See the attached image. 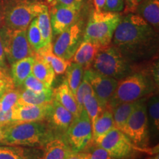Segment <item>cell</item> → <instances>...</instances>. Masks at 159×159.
<instances>
[{
  "instance_id": "1",
  "label": "cell",
  "mask_w": 159,
  "mask_h": 159,
  "mask_svg": "<svg viewBox=\"0 0 159 159\" xmlns=\"http://www.w3.org/2000/svg\"><path fill=\"white\" fill-rule=\"evenodd\" d=\"M131 62L152 57L158 50V31L136 13L121 17L111 41Z\"/></svg>"
},
{
  "instance_id": "2",
  "label": "cell",
  "mask_w": 159,
  "mask_h": 159,
  "mask_svg": "<svg viewBox=\"0 0 159 159\" xmlns=\"http://www.w3.org/2000/svg\"><path fill=\"white\" fill-rule=\"evenodd\" d=\"M53 136L46 121L15 122L7 125L0 144L41 148Z\"/></svg>"
},
{
  "instance_id": "3",
  "label": "cell",
  "mask_w": 159,
  "mask_h": 159,
  "mask_svg": "<svg viewBox=\"0 0 159 159\" xmlns=\"http://www.w3.org/2000/svg\"><path fill=\"white\" fill-rule=\"evenodd\" d=\"M157 84L152 77L146 72H134L119 80L116 90L109 101L107 108L112 109L124 102H135L156 90Z\"/></svg>"
},
{
  "instance_id": "4",
  "label": "cell",
  "mask_w": 159,
  "mask_h": 159,
  "mask_svg": "<svg viewBox=\"0 0 159 159\" xmlns=\"http://www.w3.org/2000/svg\"><path fill=\"white\" fill-rule=\"evenodd\" d=\"M121 17L120 13L94 10L89 15L83 40L90 41L100 49L108 47L111 43Z\"/></svg>"
},
{
  "instance_id": "5",
  "label": "cell",
  "mask_w": 159,
  "mask_h": 159,
  "mask_svg": "<svg viewBox=\"0 0 159 159\" xmlns=\"http://www.w3.org/2000/svg\"><path fill=\"white\" fill-rule=\"evenodd\" d=\"M92 68L116 80L134 73L132 62L112 44L100 49L93 61Z\"/></svg>"
},
{
  "instance_id": "6",
  "label": "cell",
  "mask_w": 159,
  "mask_h": 159,
  "mask_svg": "<svg viewBox=\"0 0 159 159\" xmlns=\"http://www.w3.org/2000/svg\"><path fill=\"white\" fill-rule=\"evenodd\" d=\"M45 2L36 0H7L3 2L4 24L13 30H27L37 17Z\"/></svg>"
},
{
  "instance_id": "7",
  "label": "cell",
  "mask_w": 159,
  "mask_h": 159,
  "mask_svg": "<svg viewBox=\"0 0 159 159\" xmlns=\"http://www.w3.org/2000/svg\"><path fill=\"white\" fill-rule=\"evenodd\" d=\"M6 60L10 64L25 57L34 56L35 52L27 38V30H13L4 25L0 28Z\"/></svg>"
},
{
  "instance_id": "8",
  "label": "cell",
  "mask_w": 159,
  "mask_h": 159,
  "mask_svg": "<svg viewBox=\"0 0 159 159\" xmlns=\"http://www.w3.org/2000/svg\"><path fill=\"white\" fill-rule=\"evenodd\" d=\"M146 99L143 98L129 117L122 132L128 137L135 146L146 148L150 142L149 119Z\"/></svg>"
},
{
  "instance_id": "9",
  "label": "cell",
  "mask_w": 159,
  "mask_h": 159,
  "mask_svg": "<svg viewBox=\"0 0 159 159\" xmlns=\"http://www.w3.org/2000/svg\"><path fill=\"white\" fill-rule=\"evenodd\" d=\"M63 137L71 150L80 152L88 148L92 140V125L85 109L75 117Z\"/></svg>"
},
{
  "instance_id": "10",
  "label": "cell",
  "mask_w": 159,
  "mask_h": 159,
  "mask_svg": "<svg viewBox=\"0 0 159 159\" xmlns=\"http://www.w3.org/2000/svg\"><path fill=\"white\" fill-rule=\"evenodd\" d=\"M95 145L104 149L116 159L130 158L137 150H142L135 146L124 133L116 128L109 131Z\"/></svg>"
},
{
  "instance_id": "11",
  "label": "cell",
  "mask_w": 159,
  "mask_h": 159,
  "mask_svg": "<svg viewBox=\"0 0 159 159\" xmlns=\"http://www.w3.org/2000/svg\"><path fill=\"white\" fill-rule=\"evenodd\" d=\"M83 24L77 21L60 33L52 45V52L61 58L71 61L83 40Z\"/></svg>"
},
{
  "instance_id": "12",
  "label": "cell",
  "mask_w": 159,
  "mask_h": 159,
  "mask_svg": "<svg viewBox=\"0 0 159 159\" xmlns=\"http://www.w3.org/2000/svg\"><path fill=\"white\" fill-rule=\"evenodd\" d=\"M83 76L90 83L101 105L107 108L109 101L116 90L118 80L105 76L91 67L84 70Z\"/></svg>"
},
{
  "instance_id": "13",
  "label": "cell",
  "mask_w": 159,
  "mask_h": 159,
  "mask_svg": "<svg viewBox=\"0 0 159 159\" xmlns=\"http://www.w3.org/2000/svg\"><path fill=\"white\" fill-rule=\"evenodd\" d=\"M52 34L58 35L78 21L80 9L54 5L49 7Z\"/></svg>"
},
{
  "instance_id": "14",
  "label": "cell",
  "mask_w": 159,
  "mask_h": 159,
  "mask_svg": "<svg viewBox=\"0 0 159 159\" xmlns=\"http://www.w3.org/2000/svg\"><path fill=\"white\" fill-rule=\"evenodd\" d=\"M74 119V115L55 99L53 98L49 103L45 121L52 131H55L57 135L63 136Z\"/></svg>"
},
{
  "instance_id": "15",
  "label": "cell",
  "mask_w": 159,
  "mask_h": 159,
  "mask_svg": "<svg viewBox=\"0 0 159 159\" xmlns=\"http://www.w3.org/2000/svg\"><path fill=\"white\" fill-rule=\"evenodd\" d=\"M49 103L43 105H16L13 108L12 122H30L45 121Z\"/></svg>"
},
{
  "instance_id": "16",
  "label": "cell",
  "mask_w": 159,
  "mask_h": 159,
  "mask_svg": "<svg viewBox=\"0 0 159 159\" xmlns=\"http://www.w3.org/2000/svg\"><path fill=\"white\" fill-rule=\"evenodd\" d=\"M71 149L62 135H54L41 148V159H65Z\"/></svg>"
},
{
  "instance_id": "17",
  "label": "cell",
  "mask_w": 159,
  "mask_h": 159,
  "mask_svg": "<svg viewBox=\"0 0 159 159\" xmlns=\"http://www.w3.org/2000/svg\"><path fill=\"white\" fill-rule=\"evenodd\" d=\"M53 97L60 104L70 111L75 117L78 116L80 114L83 108L78 104L75 95L70 90L65 81L53 90Z\"/></svg>"
},
{
  "instance_id": "18",
  "label": "cell",
  "mask_w": 159,
  "mask_h": 159,
  "mask_svg": "<svg viewBox=\"0 0 159 159\" xmlns=\"http://www.w3.org/2000/svg\"><path fill=\"white\" fill-rule=\"evenodd\" d=\"M41 150L35 148L0 145V159H41Z\"/></svg>"
},
{
  "instance_id": "19",
  "label": "cell",
  "mask_w": 159,
  "mask_h": 159,
  "mask_svg": "<svg viewBox=\"0 0 159 159\" xmlns=\"http://www.w3.org/2000/svg\"><path fill=\"white\" fill-rule=\"evenodd\" d=\"M100 48L90 41L82 40L71 61L79 63L84 69L91 68L93 61Z\"/></svg>"
},
{
  "instance_id": "20",
  "label": "cell",
  "mask_w": 159,
  "mask_h": 159,
  "mask_svg": "<svg viewBox=\"0 0 159 159\" xmlns=\"http://www.w3.org/2000/svg\"><path fill=\"white\" fill-rule=\"evenodd\" d=\"M115 128L111 109L107 108L92 123V140L97 144L111 130Z\"/></svg>"
},
{
  "instance_id": "21",
  "label": "cell",
  "mask_w": 159,
  "mask_h": 159,
  "mask_svg": "<svg viewBox=\"0 0 159 159\" xmlns=\"http://www.w3.org/2000/svg\"><path fill=\"white\" fill-rule=\"evenodd\" d=\"M134 13L144 19L156 31L158 30L159 0H143Z\"/></svg>"
},
{
  "instance_id": "22",
  "label": "cell",
  "mask_w": 159,
  "mask_h": 159,
  "mask_svg": "<svg viewBox=\"0 0 159 159\" xmlns=\"http://www.w3.org/2000/svg\"><path fill=\"white\" fill-rule=\"evenodd\" d=\"M35 61L34 56H30L17 61L11 64V79L15 87L22 86L24 81L32 74Z\"/></svg>"
},
{
  "instance_id": "23",
  "label": "cell",
  "mask_w": 159,
  "mask_h": 159,
  "mask_svg": "<svg viewBox=\"0 0 159 159\" xmlns=\"http://www.w3.org/2000/svg\"><path fill=\"white\" fill-rule=\"evenodd\" d=\"M35 61L32 68V75L44 84L51 86L55 80V74L48 62L37 55H34Z\"/></svg>"
},
{
  "instance_id": "24",
  "label": "cell",
  "mask_w": 159,
  "mask_h": 159,
  "mask_svg": "<svg viewBox=\"0 0 159 159\" xmlns=\"http://www.w3.org/2000/svg\"><path fill=\"white\" fill-rule=\"evenodd\" d=\"M35 54L48 62L54 70L55 74L57 75L64 74L67 66L71 63V61H66L55 55L52 52V44L45 46L39 51L35 52Z\"/></svg>"
},
{
  "instance_id": "25",
  "label": "cell",
  "mask_w": 159,
  "mask_h": 159,
  "mask_svg": "<svg viewBox=\"0 0 159 159\" xmlns=\"http://www.w3.org/2000/svg\"><path fill=\"white\" fill-rule=\"evenodd\" d=\"M53 90L50 89L48 91L41 93H35L27 89L20 91L18 105H43L49 103L52 100Z\"/></svg>"
},
{
  "instance_id": "26",
  "label": "cell",
  "mask_w": 159,
  "mask_h": 159,
  "mask_svg": "<svg viewBox=\"0 0 159 159\" xmlns=\"http://www.w3.org/2000/svg\"><path fill=\"white\" fill-rule=\"evenodd\" d=\"M142 99H139L135 102L121 103L111 109L113 117H114L115 128L121 131L122 130L128 118Z\"/></svg>"
},
{
  "instance_id": "27",
  "label": "cell",
  "mask_w": 159,
  "mask_h": 159,
  "mask_svg": "<svg viewBox=\"0 0 159 159\" xmlns=\"http://www.w3.org/2000/svg\"><path fill=\"white\" fill-rule=\"evenodd\" d=\"M36 19L45 46L52 44L53 36L52 29L50 16H49V7L46 3H44L42 10L37 16Z\"/></svg>"
},
{
  "instance_id": "28",
  "label": "cell",
  "mask_w": 159,
  "mask_h": 159,
  "mask_svg": "<svg viewBox=\"0 0 159 159\" xmlns=\"http://www.w3.org/2000/svg\"><path fill=\"white\" fill-rule=\"evenodd\" d=\"M83 72H84V69L82 66L72 61H71L64 72V81L75 95L76 94L80 83L82 81Z\"/></svg>"
},
{
  "instance_id": "29",
  "label": "cell",
  "mask_w": 159,
  "mask_h": 159,
  "mask_svg": "<svg viewBox=\"0 0 159 159\" xmlns=\"http://www.w3.org/2000/svg\"><path fill=\"white\" fill-rule=\"evenodd\" d=\"M83 108L85 109L91 121V125L105 109L95 95L94 92L86 94L83 99Z\"/></svg>"
},
{
  "instance_id": "30",
  "label": "cell",
  "mask_w": 159,
  "mask_h": 159,
  "mask_svg": "<svg viewBox=\"0 0 159 159\" xmlns=\"http://www.w3.org/2000/svg\"><path fill=\"white\" fill-rule=\"evenodd\" d=\"M27 38L30 45L35 52L45 47L44 41H43V37L38 25L36 18L32 21V22L27 27Z\"/></svg>"
},
{
  "instance_id": "31",
  "label": "cell",
  "mask_w": 159,
  "mask_h": 159,
  "mask_svg": "<svg viewBox=\"0 0 159 159\" xmlns=\"http://www.w3.org/2000/svg\"><path fill=\"white\" fill-rule=\"evenodd\" d=\"M19 94L20 91L16 90L15 88L7 91L0 99V110L2 111L12 110L17 105Z\"/></svg>"
},
{
  "instance_id": "32",
  "label": "cell",
  "mask_w": 159,
  "mask_h": 159,
  "mask_svg": "<svg viewBox=\"0 0 159 159\" xmlns=\"http://www.w3.org/2000/svg\"><path fill=\"white\" fill-rule=\"evenodd\" d=\"M147 109L148 114L150 116V123L152 125L154 130L158 132L159 130V100L158 96H153L149 99Z\"/></svg>"
},
{
  "instance_id": "33",
  "label": "cell",
  "mask_w": 159,
  "mask_h": 159,
  "mask_svg": "<svg viewBox=\"0 0 159 159\" xmlns=\"http://www.w3.org/2000/svg\"><path fill=\"white\" fill-rule=\"evenodd\" d=\"M22 86L25 88V89L34 91L35 93H41L52 89L51 86L44 84L32 74L30 75L24 81Z\"/></svg>"
},
{
  "instance_id": "34",
  "label": "cell",
  "mask_w": 159,
  "mask_h": 159,
  "mask_svg": "<svg viewBox=\"0 0 159 159\" xmlns=\"http://www.w3.org/2000/svg\"><path fill=\"white\" fill-rule=\"evenodd\" d=\"M94 92L92 87L87 79L83 76L82 81L80 83L78 88L77 89V92L75 94V97L78 102V104L83 108V99L86 94Z\"/></svg>"
},
{
  "instance_id": "35",
  "label": "cell",
  "mask_w": 159,
  "mask_h": 159,
  "mask_svg": "<svg viewBox=\"0 0 159 159\" xmlns=\"http://www.w3.org/2000/svg\"><path fill=\"white\" fill-rule=\"evenodd\" d=\"M87 153L89 159H116L111 156L104 149L95 144L94 146L89 147Z\"/></svg>"
},
{
  "instance_id": "36",
  "label": "cell",
  "mask_w": 159,
  "mask_h": 159,
  "mask_svg": "<svg viewBox=\"0 0 159 159\" xmlns=\"http://www.w3.org/2000/svg\"><path fill=\"white\" fill-rule=\"evenodd\" d=\"M125 7V0H105L103 11L120 13Z\"/></svg>"
},
{
  "instance_id": "37",
  "label": "cell",
  "mask_w": 159,
  "mask_h": 159,
  "mask_svg": "<svg viewBox=\"0 0 159 159\" xmlns=\"http://www.w3.org/2000/svg\"><path fill=\"white\" fill-rule=\"evenodd\" d=\"M84 1L85 0H55L52 5H61L74 7V8L77 9H81V7L84 3Z\"/></svg>"
},
{
  "instance_id": "38",
  "label": "cell",
  "mask_w": 159,
  "mask_h": 159,
  "mask_svg": "<svg viewBox=\"0 0 159 159\" xmlns=\"http://www.w3.org/2000/svg\"><path fill=\"white\" fill-rule=\"evenodd\" d=\"M143 0H125V7L123 13H134L136 7Z\"/></svg>"
},
{
  "instance_id": "39",
  "label": "cell",
  "mask_w": 159,
  "mask_h": 159,
  "mask_svg": "<svg viewBox=\"0 0 159 159\" xmlns=\"http://www.w3.org/2000/svg\"><path fill=\"white\" fill-rule=\"evenodd\" d=\"M14 88V84H13L11 78L0 79V99L7 91Z\"/></svg>"
},
{
  "instance_id": "40",
  "label": "cell",
  "mask_w": 159,
  "mask_h": 159,
  "mask_svg": "<svg viewBox=\"0 0 159 159\" xmlns=\"http://www.w3.org/2000/svg\"><path fill=\"white\" fill-rule=\"evenodd\" d=\"M12 114H13V109L8 111L0 110V125H7L13 123Z\"/></svg>"
},
{
  "instance_id": "41",
  "label": "cell",
  "mask_w": 159,
  "mask_h": 159,
  "mask_svg": "<svg viewBox=\"0 0 159 159\" xmlns=\"http://www.w3.org/2000/svg\"><path fill=\"white\" fill-rule=\"evenodd\" d=\"M65 159H89V155L87 152H75L70 150L66 156Z\"/></svg>"
},
{
  "instance_id": "42",
  "label": "cell",
  "mask_w": 159,
  "mask_h": 159,
  "mask_svg": "<svg viewBox=\"0 0 159 159\" xmlns=\"http://www.w3.org/2000/svg\"><path fill=\"white\" fill-rule=\"evenodd\" d=\"M0 67L7 71L8 70L7 64V60H6L5 51H4L2 42L1 39H0Z\"/></svg>"
},
{
  "instance_id": "43",
  "label": "cell",
  "mask_w": 159,
  "mask_h": 159,
  "mask_svg": "<svg viewBox=\"0 0 159 159\" xmlns=\"http://www.w3.org/2000/svg\"><path fill=\"white\" fill-rule=\"evenodd\" d=\"M93 4H94V11H102L105 7V0H93Z\"/></svg>"
},
{
  "instance_id": "44",
  "label": "cell",
  "mask_w": 159,
  "mask_h": 159,
  "mask_svg": "<svg viewBox=\"0 0 159 159\" xmlns=\"http://www.w3.org/2000/svg\"><path fill=\"white\" fill-rule=\"evenodd\" d=\"M5 25L4 24V7L3 2L0 0V28Z\"/></svg>"
},
{
  "instance_id": "45",
  "label": "cell",
  "mask_w": 159,
  "mask_h": 159,
  "mask_svg": "<svg viewBox=\"0 0 159 159\" xmlns=\"http://www.w3.org/2000/svg\"><path fill=\"white\" fill-rule=\"evenodd\" d=\"M11 78V77L8 74V71L4 70L3 69H2L0 67V79H9Z\"/></svg>"
},
{
  "instance_id": "46",
  "label": "cell",
  "mask_w": 159,
  "mask_h": 159,
  "mask_svg": "<svg viewBox=\"0 0 159 159\" xmlns=\"http://www.w3.org/2000/svg\"><path fill=\"white\" fill-rule=\"evenodd\" d=\"M7 125H0V143L2 142V139L4 138V135H5V129L7 128Z\"/></svg>"
},
{
  "instance_id": "47",
  "label": "cell",
  "mask_w": 159,
  "mask_h": 159,
  "mask_svg": "<svg viewBox=\"0 0 159 159\" xmlns=\"http://www.w3.org/2000/svg\"><path fill=\"white\" fill-rule=\"evenodd\" d=\"M43 2H45L47 5H48V7H50V6L53 5L55 0H43Z\"/></svg>"
},
{
  "instance_id": "48",
  "label": "cell",
  "mask_w": 159,
  "mask_h": 159,
  "mask_svg": "<svg viewBox=\"0 0 159 159\" xmlns=\"http://www.w3.org/2000/svg\"><path fill=\"white\" fill-rule=\"evenodd\" d=\"M147 159H159V157H158V155H157V156H156L151 157V158H148Z\"/></svg>"
},
{
  "instance_id": "49",
  "label": "cell",
  "mask_w": 159,
  "mask_h": 159,
  "mask_svg": "<svg viewBox=\"0 0 159 159\" xmlns=\"http://www.w3.org/2000/svg\"><path fill=\"white\" fill-rule=\"evenodd\" d=\"M36 1H41V2H43V1H42V0H36Z\"/></svg>"
},
{
  "instance_id": "50",
  "label": "cell",
  "mask_w": 159,
  "mask_h": 159,
  "mask_svg": "<svg viewBox=\"0 0 159 159\" xmlns=\"http://www.w3.org/2000/svg\"><path fill=\"white\" fill-rule=\"evenodd\" d=\"M2 2H5V1H7V0H2Z\"/></svg>"
}]
</instances>
